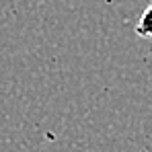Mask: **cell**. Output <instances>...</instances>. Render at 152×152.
<instances>
[{
	"label": "cell",
	"instance_id": "cell-1",
	"mask_svg": "<svg viewBox=\"0 0 152 152\" xmlns=\"http://www.w3.org/2000/svg\"><path fill=\"white\" fill-rule=\"evenodd\" d=\"M136 35L142 39H152V4L140 15L136 23Z\"/></svg>",
	"mask_w": 152,
	"mask_h": 152
}]
</instances>
